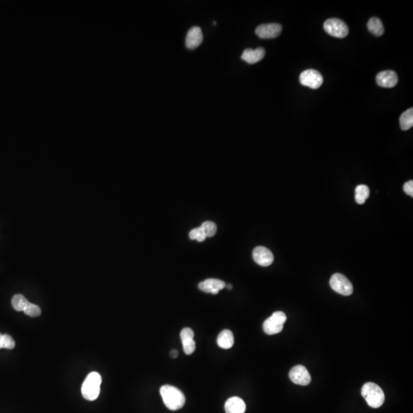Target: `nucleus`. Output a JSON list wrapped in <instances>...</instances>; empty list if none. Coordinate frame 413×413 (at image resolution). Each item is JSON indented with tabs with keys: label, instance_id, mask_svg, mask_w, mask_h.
<instances>
[{
	"label": "nucleus",
	"instance_id": "7",
	"mask_svg": "<svg viewBox=\"0 0 413 413\" xmlns=\"http://www.w3.org/2000/svg\"><path fill=\"white\" fill-rule=\"evenodd\" d=\"M300 83L310 88L318 89L323 83L324 79L320 72L313 69L304 70L299 77Z\"/></svg>",
	"mask_w": 413,
	"mask_h": 413
},
{
	"label": "nucleus",
	"instance_id": "2",
	"mask_svg": "<svg viewBox=\"0 0 413 413\" xmlns=\"http://www.w3.org/2000/svg\"><path fill=\"white\" fill-rule=\"evenodd\" d=\"M102 377L97 372H91L87 375L81 387L83 398L89 401H94L98 398L100 393Z\"/></svg>",
	"mask_w": 413,
	"mask_h": 413
},
{
	"label": "nucleus",
	"instance_id": "19",
	"mask_svg": "<svg viewBox=\"0 0 413 413\" xmlns=\"http://www.w3.org/2000/svg\"><path fill=\"white\" fill-rule=\"evenodd\" d=\"M400 127L403 130H408L413 126V109L410 108L402 114L400 119Z\"/></svg>",
	"mask_w": 413,
	"mask_h": 413
},
{
	"label": "nucleus",
	"instance_id": "8",
	"mask_svg": "<svg viewBox=\"0 0 413 413\" xmlns=\"http://www.w3.org/2000/svg\"><path fill=\"white\" fill-rule=\"evenodd\" d=\"M282 26L278 23L264 24L256 29V34L260 39H275L281 34Z\"/></svg>",
	"mask_w": 413,
	"mask_h": 413
},
{
	"label": "nucleus",
	"instance_id": "12",
	"mask_svg": "<svg viewBox=\"0 0 413 413\" xmlns=\"http://www.w3.org/2000/svg\"><path fill=\"white\" fill-rule=\"evenodd\" d=\"M203 33L200 27L194 26L188 32L185 39L187 49L194 50L197 49L203 42Z\"/></svg>",
	"mask_w": 413,
	"mask_h": 413
},
{
	"label": "nucleus",
	"instance_id": "20",
	"mask_svg": "<svg viewBox=\"0 0 413 413\" xmlns=\"http://www.w3.org/2000/svg\"><path fill=\"white\" fill-rule=\"evenodd\" d=\"M29 303V301L21 294L14 295L12 299V307L17 312H23Z\"/></svg>",
	"mask_w": 413,
	"mask_h": 413
},
{
	"label": "nucleus",
	"instance_id": "9",
	"mask_svg": "<svg viewBox=\"0 0 413 413\" xmlns=\"http://www.w3.org/2000/svg\"><path fill=\"white\" fill-rule=\"evenodd\" d=\"M289 378L294 383L300 386H307L312 380L309 372L302 365H297L290 370Z\"/></svg>",
	"mask_w": 413,
	"mask_h": 413
},
{
	"label": "nucleus",
	"instance_id": "24",
	"mask_svg": "<svg viewBox=\"0 0 413 413\" xmlns=\"http://www.w3.org/2000/svg\"><path fill=\"white\" fill-rule=\"evenodd\" d=\"M189 237H190L191 240H195L199 242L205 241V239L206 238L205 232L203 231L201 227L191 230L190 233H189Z\"/></svg>",
	"mask_w": 413,
	"mask_h": 413
},
{
	"label": "nucleus",
	"instance_id": "23",
	"mask_svg": "<svg viewBox=\"0 0 413 413\" xmlns=\"http://www.w3.org/2000/svg\"><path fill=\"white\" fill-rule=\"evenodd\" d=\"M23 312L28 316L38 317L42 313V310H41V308L38 305L29 302Z\"/></svg>",
	"mask_w": 413,
	"mask_h": 413
},
{
	"label": "nucleus",
	"instance_id": "28",
	"mask_svg": "<svg viewBox=\"0 0 413 413\" xmlns=\"http://www.w3.org/2000/svg\"><path fill=\"white\" fill-rule=\"evenodd\" d=\"M170 355L172 358H176L178 356V352L176 350H172L171 351Z\"/></svg>",
	"mask_w": 413,
	"mask_h": 413
},
{
	"label": "nucleus",
	"instance_id": "21",
	"mask_svg": "<svg viewBox=\"0 0 413 413\" xmlns=\"http://www.w3.org/2000/svg\"><path fill=\"white\" fill-rule=\"evenodd\" d=\"M15 342L12 337L8 335L0 334V349L5 348L12 350L15 347Z\"/></svg>",
	"mask_w": 413,
	"mask_h": 413
},
{
	"label": "nucleus",
	"instance_id": "1",
	"mask_svg": "<svg viewBox=\"0 0 413 413\" xmlns=\"http://www.w3.org/2000/svg\"><path fill=\"white\" fill-rule=\"evenodd\" d=\"M160 394L165 407L172 411L180 410L185 403L184 393L177 387L171 385H164L161 387Z\"/></svg>",
	"mask_w": 413,
	"mask_h": 413
},
{
	"label": "nucleus",
	"instance_id": "27",
	"mask_svg": "<svg viewBox=\"0 0 413 413\" xmlns=\"http://www.w3.org/2000/svg\"><path fill=\"white\" fill-rule=\"evenodd\" d=\"M403 190L407 195L413 197V181L410 180L403 185Z\"/></svg>",
	"mask_w": 413,
	"mask_h": 413
},
{
	"label": "nucleus",
	"instance_id": "3",
	"mask_svg": "<svg viewBox=\"0 0 413 413\" xmlns=\"http://www.w3.org/2000/svg\"><path fill=\"white\" fill-rule=\"evenodd\" d=\"M361 393L367 404L372 408H380L384 403V393L376 383H365L362 387Z\"/></svg>",
	"mask_w": 413,
	"mask_h": 413
},
{
	"label": "nucleus",
	"instance_id": "4",
	"mask_svg": "<svg viewBox=\"0 0 413 413\" xmlns=\"http://www.w3.org/2000/svg\"><path fill=\"white\" fill-rule=\"evenodd\" d=\"M287 317L282 312H274L264 323V331L267 335H274L279 333L283 329Z\"/></svg>",
	"mask_w": 413,
	"mask_h": 413
},
{
	"label": "nucleus",
	"instance_id": "26",
	"mask_svg": "<svg viewBox=\"0 0 413 413\" xmlns=\"http://www.w3.org/2000/svg\"><path fill=\"white\" fill-rule=\"evenodd\" d=\"M194 336H195V333H194L192 328H185L182 329V332H181L180 337L182 341L185 340V339H194Z\"/></svg>",
	"mask_w": 413,
	"mask_h": 413
},
{
	"label": "nucleus",
	"instance_id": "29",
	"mask_svg": "<svg viewBox=\"0 0 413 413\" xmlns=\"http://www.w3.org/2000/svg\"><path fill=\"white\" fill-rule=\"evenodd\" d=\"M226 288H228V289H231L232 285H230V284H229V285H226Z\"/></svg>",
	"mask_w": 413,
	"mask_h": 413
},
{
	"label": "nucleus",
	"instance_id": "14",
	"mask_svg": "<svg viewBox=\"0 0 413 413\" xmlns=\"http://www.w3.org/2000/svg\"><path fill=\"white\" fill-rule=\"evenodd\" d=\"M265 55V49L261 47L256 49H247L242 54L241 59L250 65H253L263 60Z\"/></svg>",
	"mask_w": 413,
	"mask_h": 413
},
{
	"label": "nucleus",
	"instance_id": "15",
	"mask_svg": "<svg viewBox=\"0 0 413 413\" xmlns=\"http://www.w3.org/2000/svg\"><path fill=\"white\" fill-rule=\"evenodd\" d=\"M224 408L226 413H244L246 404L240 397H233L227 400Z\"/></svg>",
	"mask_w": 413,
	"mask_h": 413
},
{
	"label": "nucleus",
	"instance_id": "16",
	"mask_svg": "<svg viewBox=\"0 0 413 413\" xmlns=\"http://www.w3.org/2000/svg\"><path fill=\"white\" fill-rule=\"evenodd\" d=\"M217 344L223 349H230L234 344V338L233 333L230 330L222 331L217 337Z\"/></svg>",
	"mask_w": 413,
	"mask_h": 413
},
{
	"label": "nucleus",
	"instance_id": "22",
	"mask_svg": "<svg viewBox=\"0 0 413 413\" xmlns=\"http://www.w3.org/2000/svg\"><path fill=\"white\" fill-rule=\"evenodd\" d=\"M201 227L205 232L206 237H213L217 232V225L212 221L204 222Z\"/></svg>",
	"mask_w": 413,
	"mask_h": 413
},
{
	"label": "nucleus",
	"instance_id": "13",
	"mask_svg": "<svg viewBox=\"0 0 413 413\" xmlns=\"http://www.w3.org/2000/svg\"><path fill=\"white\" fill-rule=\"evenodd\" d=\"M226 287V284L222 280L217 278H208L205 281L200 282L199 288L203 292L206 293H211L213 295H217L220 290L223 289Z\"/></svg>",
	"mask_w": 413,
	"mask_h": 413
},
{
	"label": "nucleus",
	"instance_id": "25",
	"mask_svg": "<svg viewBox=\"0 0 413 413\" xmlns=\"http://www.w3.org/2000/svg\"><path fill=\"white\" fill-rule=\"evenodd\" d=\"M182 342L184 351L187 355H191L195 351L196 344L194 339H185V340L182 341Z\"/></svg>",
	"mask_w": 413,
	"mask_h": 413
},
{
	"label": "nucleus",
	"instance_id": "18",
	"mask_svg": "<svg viewBox=\"0 0 413 413\" xmlns=\"http://www.w3.org/2000/svg\"><path fill=\"white\" fill-rule=\"evenodd\" d=\"M370 196V189L368 186L360 185L355 189V201L358 205H363Z\"/></svg>",
	"mask_w": 413,
	"mask_h": 413
},
{
	"label": "nucleus",
	"instance_id": "10",
	"mask_svg": "<svg viewBox=\"0 0 413 413\" xmlns=\"http://www.w3.org/2000/svg\"><path fill=\"white\" fill-rule=\"evenodd\" d=\"M253 258L258 265L267 267L274 261V254L269 249L264 247H257L253 252Z\"/></svg>",
	"mask_w": 413,
	"mask_h": 413
},
{
	"label": "nucleus",
	"instance_id": "17",
	"mask_svg": "<svg viewBox=\"0 0 413 413\" xmlns=\"http://www.w3.org/2000/svg\"><path fill=\"white\" fill-rule=\"evenodd\" d=\"M368 30L376 36H381L384 33V27L380 18L373 17L367 23Z\"/></svg>",
	"mask_w": 413,
	"mask_h": 413
},
{
	"label": "nucleus",
	"instance_id": "11",
	"mask_svg": "<svg viewBox=\"0 0 413 413\" xmlns=\"http://www.w3.org/2000/svg\"><path fill=\"white\" fill-rule=\"evenodd\" d=\"M376 80L380 87L392 88L398 83V75L393 70H383L377 75Z\"/></svg>",
	"mask_w": 413,
	"mask_h": 413
},
{
	"label": "nucleus",
	"instance_id": "5",
	"mask_svg": "<svg viewBox=\"0 0 413 413\" xmlns=\"http://www.w3.org/2000/svg\"><path fill=\"white\" fill-rule=\"evenodd\" d=\"M324 29L328 35L343 39L348 35L349 29L346 24L339 18H329L324 23Z\"/></svg>",
	"mask_w": 413,
	"mask_h": 413
},
{
	"label": "nucleus",
	"instance_id": "6",
	"mask_svg": "<svg viewBox=\"0 0 413 413\" xmlns=\"http://www.w3.org/2000/svg\"><path fill=\"white\" fill-rule=\"evenodd\" d=\"M330 285L337 293L348 296L353 293V288L348 278L341 274H335L330 279Z\"/></svg>",
	"mask_w": 413,
	"mask_h": 413
}]
</instances>
